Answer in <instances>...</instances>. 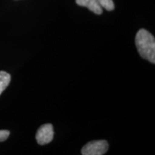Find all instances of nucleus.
Returning <instances> with one entry per match:
<instances>
[{
  "instance_id": "obj_6",
  "label": "nucleus",
  "mask_w": 155,
  "mask_h": 155,
  "mask_svg": "<svg viewBox=\"0 0 155 155\" xmlns=\"http://www.w3.org/2000/svg\"><path fill=\"white\" fill-rule=\"evenodd\" d=\"M102 8L106 9L108 11H112L114 9V6L113 0H97Z\"/></svg>"
},
{
  "instance_id": "obj_1",
  "label": "nucleus",
  "mask_w": 155,
  "mask_h": 155,
  "mask_svg": "<svg viewBox=\"0 0 155 155\" xmlns=\"http://www.w3.org/2000/svg\"><path fill=\"white\" fill-rule=\"evenodd\" d=\"M135 44L139 54L141 58L155 63V39L154 37L145 29L137 32L135 38Z\"/></svg>"
},
{
  "instance_id": "obj_7",
  "label": "nucleus",
  "mask_w": 155,
  "mask_h": 155,
  "mask_svg": "<svg viewBox=\"0 0 155 155\" xmlns=\"http://www.w3.org/2000/svg\"><path fill=\"white\" fill-rule=\"evenodd\" d=\"M9 134L10 132L8 130H0V142L7 140Z\"/></svg>"
},
{
  "instance_id": "obj_5",
  "label": "nucleus",
  "mask_w": 155,
  "mask_h": 155,
  "mask_svg": "<svg viewBox=\"0 0 155 155\" xmlns=\"http://www.w3.org/2000/svg\"><path fill=\"white\" fill-rule=\"evenodd\" d=\"M11 81V75L5 71H0V95L7 88Z\"/></svg>"
},
{
  "instance_id": "obj_2",
  "label": "nucleus",
  "mask_w": 155,
  "mask_h": 155,
  "mask_svg": "<svg viewBox=\"0 0 155 155\" xmlns=\"http://www.w3.org/2000/svg\"><path fill=\"white\" fill-rule=\"evenodd\" d=\"M108 150V144L106 140L89 141L81 149L83 155H103Z\"/></svg>"
},
{
  "instance_id": "obj_3",
  "label": "nucleus",
  "mask_w": 155,
  "mask_h": 155,
  "mask_svg": "<svg viewBox=\"0 0 155 155\" xmlns=\"http://www.w3.org/2000/svg\"><path fill=\"white\" fill-rule=\"evenodd\" d=\"M53 126L51 124H45L38 129L35 138L40 145H45L51 142L53 139Z\"/></svg>"
},
{
  "instance_id": "obj_4",
  "label": "nucleus",
  "mask_w": 155,
  "mask_h": 155,
  "mask_svg": "<svg viewBox=\"0 0 155 155\" xmlns=\"http://www.w3.org/2000/svg\"><path fill=\"white\" fill-rule=\"evenodd\" d=\"M75 2L78 5L87 7L96 15H101L103 13L102 7L97 0H75Z\"/></svg>"
}]
</instances>
